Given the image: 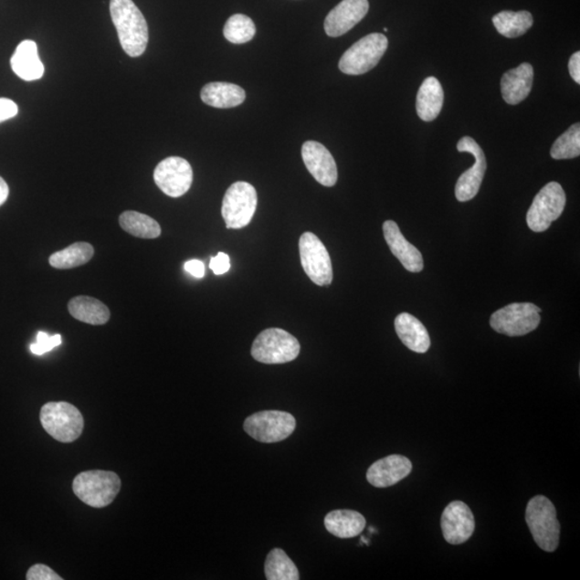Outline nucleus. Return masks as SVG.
<instances>
[{
	"instance_id": "nucleus-1",
	"label": "nucleus",
	"mask_w": 580,
	"mask_h": 580,
	"mask_svg": "<svg viewBox=\"0 0 580 580\" xmlns=\"http://www.w3.org/2000/svg\"><path fill=\"white\" fill-rule=\"evenodd\" d=\"M110 15L121 47L131 58L142 57L149 44L148 23L132 0H110Z\"/></svg>"
},
{
	"instance_id": "nucleus-2",
	"label": "nucleus",
	"mask_w": 580,
	"mask_h": 580,
	"mask_svg": "<svg viewBox=\"0 0 580 580\" xmlns=\"http://www.w3.org/2000/svg\"><path fill=\"white\" fill-rule=\"evenodd\" d=\"M526 521L536 544L542 551L554 553L559 546L560 523L552 501L544 496L531 499Z\"/></svg>"
},
{
	"instance_id": "nucleus-3",
	"label": "nucleus",
	"mask_w": 580,
	"mask_h": 580,
	"mask_svg": "<svg viewBox=\"0 0 580 580\" xmlns=\"http://www.w3.org/2000/svg\"><path fill=\"white\" fill-rule=\"evenodd\" d=\"M121 485L116 473L94 469L78 474L73 480L72 490L83 503L90 508L102 509L113 502Z\"/></svg>"
},
{
	"instance_id": "nucleus-4",
	"label": "nucleus",
	"mask_w": 580,
	"mask_h": 580,
	"mask_svg": "<svg viewBox=\"0 0 580 580\" xmlns=\"http://www.w3.org/2000/svg\"><path fill=\"white\" fill-rule=\"evenodd\" d=\"M40 420L47 435L62 443L75 442L84 429L81 412L67 402L47 403L41 408Z\"/></svg>"
},
{
	"instance_id": "nucleus-5",
	"label": "nucleus",
	"mask_w": 580,
	"mask_h": 580,
	"mask_svg": "<svg viewBox=\"0 0 580 580\" xmlns=\"http://www.w3.org/2000/svg\"><path fill=\"white\" fill-rule=\"evenodd\" d=\"M301 353L299 341L279 328L266 329L255 339L252 356L256 362L266 364L290 363Z\"/></svg>"
},
{
	"instance_id": "nucleus-6",
	"label": "nucleus",
	"mask_w": 580,
	"mask_h": 580,
	"mask_svg": "<svg viewBox=\"0 0 580 580\" xmlns=\"http://www.w3.org/2000/svg\"><path fill=\"white\" fill-rule=\"evenodd\" d=\"M387 47L386 36L378 33L365 36L342 55L339 69L345 75H364L380 63Z\"/></svg>"
},
{
	"instance_id": "nucleus-7",
	"label": "nucleus",
	"mask_w": 580,
	"mask_h": 580,
	"mask_svg": "<svg viewBox=\"0 0 580 580\" xmlns=\"http://www.w3.org/2000/svg\"><path fill=\"white\" fill-rule=\"evenodd\" d=\"M258 209V192L248 182H236L225 194L222 216L228 229H241L252 222Z\"/></svg>"
},
{
	"instance_id": "nucleus-8",
	"label": "nucleus",
	"mask_w": 580,
	"mask_h": 580,
	"mask_svg": "<svg viewBox=\"0 0 580 580\" xmlns=\"http://www.w3.org/2000/svg\"><path fill=\"white\" fill-rule=\"evenodd\" d=\"M540 314L541 309L533 303H511L492 314L490 326L508 337H522L539 327Z\"/></svg>"
},
{
	"instance_id": "nucleus-9",
	"label": "nucleus",
	"mask_w": 580,
	"mask_h": 580,
	"mask_svg": "<svg viewBox=\"0 0 580 580\" xmlns=\"http://www.w3.org/2000/svg\"><path fill=\"white\" fill-rule=\"evenodd\" d=\"M295 429V417L282 411L258 412L244 421V431L256 441L262 443L284 441Z\"/></svg>"
},
{
	"instance_id": "nucleus-10",
	"label": "nucleus",
	"mask_w": 580,
	"mask_h": 580,
	"mask_svg": "<svg viewBox=\"0 0 580 580\" xmlns=\"http://www.w3.org/2000/svg\"><path fill=\"white\" fill-rule=\"evenodd\" d=\"M566 196L563 186L557 182L548 183L536 195L527 215L529 228L534 232H544L564 211Z\"/></svg>"
},
{
	"instance_id": "nucleus-11",
	"label": "nucleus",
	"mask_w": 580,
	"mask_h": 580,
	"mask_svg": "<svg viewBox=\"0 0 580 580\" xmlns=\"http://www.w3.org/2000/svg\"><path fill=\"white\" fill-rule=\"evenodd\" d=\"M301 265L305 274L319 286L332 283L333 271L331 256L323 243L313 232H304L299 240Z\"/></svg>"
},
{
	"instance_id": "nucleus-12",
	"label": "nucleus",
	"mask_w": 580,
	"mask_h": 580,
	"mask_svg": "<svg viewBox=\"0 0 580 580\" xmlns=\"http://www.w3.org/2000/svg\"><path fill=\"white\" fill-rule=\"evenodd\" d=\"M193 168L185 158L168 157L157 164L154 181L163 194L173 198L185 195L193 185Z\"/></svg>"
},
{
	"instance_id": "nucleus-13",
	"label": "nucleus",
	"mask_w": 580,
	"mask_h": 580,
	"mask_svg": "<svg viewBox=\"0 0 580 580\" xmlns=\"http://www.w3.org/2000/svg\"><path fill=\"white\" fill-rule=\"evenodd\" d=\"M457 150L460 153H469L475 158V163L458 180L455 195L458 201L466 203L472 200L479 194L487 170V161L484 151L471 137H463L457 144Z\"/></svg>"
},
{
	"instance_id": "nucleus-14",
	"label": "nucleus",
	"mask_w": 580,
	"mask_h": 580,
	"mask_svg": "<svg viewBox=\"0 0 580 580\" xmlns=\"http://www.w3.org/2000/svg\"><path fill=\"white\" fill-rule=\"evenodd\" d=\"M441 528L444 539L449 544H463L472 536L475 530L472 511L462 501H454L443 511Z\"/></svg>"
},
{
	"instance_id": "nucleus-15",
	"label": "nucleus",
	"mask_w": 580,
	"mask_h": 580,
	"mask_svg": "<svg viewBox=\"0 0 580 580\" xmlns=\"http://www.w3.org/2000/svg\"><path fill=\"white\" fill-rule=\"evenodd\" d=\"M301 153L305 167L320 185L326 187L337 185V163L325 146L320 142H307L302 145Z\"/></svg>"
},
{
	"instance_id": "nucleus-16",
	"label": "nucleus",
	"mask_w": 580,
	"mask_h": 580,
	"mask_svg": "<svg viewBox=\"0 0 580 580\" xmlns=\"http://www.w3.org/2000/svg\"><path fill=\"white\" fill-rule=\"evenodd\" d=\"M369 7L368 0H342L323 23L326 34L337 38L350 32L368 14Z\"/></svg>"
},
{
	"instance_id": "nucleus-17",
	"label": "nucleus",
	"mask_w": 580,
	"mask_h": 580,
	"mask_svg": "<svg viewBox=\"0 0 580 580\" xmlns=\"http://www.w3.org/2000/svg\"><path fill=\"white\" fill-rule=\"evenodd\" d=\"M412 469L413 464L408 458L390 455L372 464L366 473V480L376 488H387L405 480Z\"/></svg>"
},
{
	"instance_id": "nucleus-18",
	"label": "nucleus",
	"mask_w": 580,
	"mask_h": 580,
	"mask_svg": "<svg viewBox=\"0 0 580 580\" xmlns=\"http://www.w3.org/2000/svg\"><path fill=\"white\" fill-rule=\"evenodd\" d=\"M383 232L390 250L407 271L418 273L424 270L423 255L402 235L398 224L394 221L385 222Z\"/></svg>"
},
{
	"instance_id": "nucleus-19",
	"label": "nucleus",
	"mask_w": 580,
	"mask_h": 580,
	"mask_svg": "<svg viewBox=\"0 0 580 580\" xmlns=\"http://www.w3.org/2000/svg\"><path fill=\"white\" fill-rule=\"evenodd\" d=\"M533 67L528 63L506 71L501 80V91L504 101L515 106L526 100L533 90Z\"/></svg>"
},
{
	"instance_id": "nucleus-20",
	"label": "nucleus",
	"mask_w": 580,
	"mask_h": 580,
	"mask_svg": "<svg viewBox=\"0 0 580 580\" xmlns=\"http://www.w3.org/2000/svg\"><path fill=\"white\" fill-rule=\"evenodd\" d=\"M11 69L24 81H36L44 76L45 66L39 58L38 47L33 40H24L11 58Z\"/></svg>"
},
{
	"instance_id": "nucleus-21",
	"label": "nucleus",
	"mask_w": 580,
	"mask_h": 580,
	"mask_svg": "<svg viewBox=\"0 0 580 580\" xmlns=\"http://www.w3.org/2000/svg\"><path fill=\"white\" fill-rule=\"evenodd\" d=\"M395 328L402 343L408 350L418 353L428 352L431 346L430 335L417 317L408 313H401L395 317Z\"/></svg>"
},
{
	"instance_id": "nucleus-22",
	"label": "nucleus",
	"mask_w": 580,
	"mask_h": 580,
	"mask_svg": "<svg viewBox=\"0 0 580 580\" xmlns=\"http://www.w3.org/2000/svg\"><path fill=\"white\" fill-rule=\"evenodd\" d=\"M201 100L206 105L217 109L240 106L247 99L246 90L239 85L227 82H212L201 90Z\"/></svg>"
},
{
	"instance_id": "nucleus-23",
	"label": "nucleus",
	"mask_w": 580,
	"mask_h": 580,
	"mask_svg": "<svg viewBox=\"0 0 580 580\" xmlns=\"http://www.w3.org/2000/svg\"><path fill=\"white\" fill-rule=\"evenodd\" d=\"M444 90L435 77L427 78L419 88L417 100V111L420 120L435 121L442 111Z\"/></svg>"
},
{
	"instance_id": "nucleus-24",
	"label": "nucleus",
	"mask_w": 580,
	"mask_h": 580,
	"mask_svg": "<svg viewBox=\"0 0 580 580\" xmlns=\"http://www.w3.org/2000/svg\"><path fill=\"white\" fill-rule=\"evenodd\" d=\"M365 524V518L360 512L352 510L332 511L325 517L328 533L340 539L358 536L364 530Z\"/></svg>"
},
{
	"instance_id": "nucleus-25",
	"label": "nucleus",
	"mask_w": 580,
	"mask_h": 580,
	"mask_svg": "<svg viewBox=\"0 0 580 580\" xmlns=\"http://www.w3.org/2000/svg\"><path fill=\"white\" fill-rule=\"evenodd\" d=\"M69 310L73 319L89 325H105L110 320V310L107 305L91 297L79 296L71 299Z\"/></svg>"
},
{
	"instance_id": "nucleus-26",
	"label": "nucleus",
	"mask_w": 580,
	"mask_h": 580,
	"mask_svg": "<svg viewBox=\"0 0 580 580\" xmlns=\"http://www.w3.org/2000/svg\"><path fill=\"white\" fill-rule=\"evenodd\" d=\"M494 27L506 38H517L533 26V16L529 11H502L492 17Z\"/></svg>"
},
{
	"instance_id": "nucleus-27",
	"label": "nucleus",
	"mask_w": 580,
	"mask_h": 580,
	"mask_svg": "<svg viewBox=\"0 0 580 580\" xmlns=\"http://www.w3.org/2000/svg\"><path fill=\"white\" fill-rule=\"evenodd\" d=\"M120 225L128 234L142 239H156L162 228L154 218L136 211H126L120 216Z\"/></svg>"
},
{
	"instance_id": "nucleus-28",
	"label": "nucleus",
	"mask_w": 580,
	"mask_h": 580,
	"mask_svg": "<svg viewBox=\"0 0 580 580\" xmlns=\"http://www.w3.org/2000/svg\"><path fill=\"white\" fill-rule=\"evenodd\" d=\"M94 248L87 242H77L51 255L50 265L55 269H72L88 264L93 258Z\"/></svg>"
},
{
	"instance_id": "nucleus-29",
	"label": "nucleus",
	"mask_w": 580,
	"mask_h": 580,
	"mask_svg": "<svg viewBox=\"0 0 580 580\" xmlns=\"http://www.w3.org/2000/svg\"><path fill=\"white\" fill-rule=\"evenodd\" d=\"M265 574L268 580L301 579L296 564L283 549L279 548H274L269 553L265 564Z\"/></svg>"
},
{
	"instance_id": "nucleus-30",
	"label": "nucleus",
	"mask_w": 580,
	"mask_h": 580,
	"mask_svg": "<svg viewBox=\"0 0 580 580\" xmlns=\"http://www.w3.org/2000/svg\"><path fill=\"white\" fill-rule=\"evenodd\" d=\"M256 35V26L248 16L235 15L228 18L224 27V36L231 44L243 45L252 40Z\"/></svg>"
},
{
	"instance_id": "nucleus-31",
	"label": "nucleus",
	"mask_w": 580,
	"mask_h": 580,
	"mask_svg": "<svg viewBox=\"0 0 580 580\" xmlns=\"http://www.w3.org/2000/svg\"><path fill=\"white\" fill-rule=\"evenodd\" d=\"M580 155V125H572L555 140L551 150L554 160H572Z\"/></svg>"
},
{
	"instance_id": "nucleus-32",
	"label": "nucleus",
	"mask_w": 580,
	"mask_h": 580,
	"mask_svg": "<svg viewBox=\"0 0 580 580\" xmlns=\"http://www.w3.org/2000/svg\"><path fill=\"white\" fill-rule=\"evenodd\" d=\"M60 344H62V335L55 334L50 337L47 333L40 332L37 334L36 343L30 345V352L41 356Z\"/></svg>"
},
{
	"instance_id": "nucleus-33",
	"label": "nucleus",
	"mask_w": 580,
	"mask_h": 580,
	"mask_svg": "<svg viewBox=\"0 0 580 580\" xmlns=\"http://www.w3.org/2000/svg\"><path fill=\"white\" fill-rule=\"evenodd\" d=\"M27 580H63L51 567L45 564H35L27 572Z\"/></svg>"
},
{
	"instance_id": "nucleus-34",
	"label": "nucleus",
	"mask_w": 580,
	"mask_h": 580,
	"mask_svg": "<svg viewBox=\"0 0 580 580\" xmlns=\"http://www.w3.org/2000/svg\"><path fill=\"white\" fill-rule=\"evenodd\" d=\"M230 258L227 254L218 253L216 258H211L210 269L216 276L227 273L230 270Z\"/></svg>"
},
{
	"instance_id": "nucleus-35",
	"label": "nucleus",
	"mask_w": 580,
	"mask_h": 580,
	"mask_svg": "<svg viewBox=\"0 0 580 580\" xmlns=\"http://www.w3.org/2000/svg\"><path fill=\"white\" fill-rule=\"evenodd\" d=\"M18 112V107L14 100L0 99V123L14 119Z\"/></svg>"
},
{
	"instance_id": "nucleus-36",
	"label": "nucleus",
	"mask_w": 580,
	"mask_h": 580,
	"mask_svg": "<svg viewBox=\"0 0 580 580\" xmlns=\"http://www.w3.org/2000/svg\"><path fill=\"white\" fill-rule=\"evenodd\" d=\"M185 269L194 278L201 279L205 277L206 268L203 261L197 259L189 260L185 262Z\"/></svg>"
},
{
	"instance_id": "nucleus-37",
	"label": "nucleus",
	"mask_w": 580,
	"mask_h": 580,
	"mask_svg": "<svg viewBox=\"0 0 580 580\" xmlns=\"http://www.w3.org/2000/svg\"><path fill=\"white\" fill-rule=\"evenodd\" d=\"M570 75L574 81L580 84V52L574 53L569 62Z\"/></svg>"
},
{
	"instance_id": "nucleus-38",
	"label": "nucleus",
	"mask_w": 580,
	"mask_h": 580,
	"mask_svg": "<svg viewBox=\"0 0 580 580\" xmlns=\"http://www.w3.org/2000/svg\"><path fill=\"white\" fill-rule=\"evenodd\" d=\"M9 196V186L7 183L0 176V206H2Z\"/></svg>"
}]
</instances>
